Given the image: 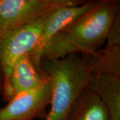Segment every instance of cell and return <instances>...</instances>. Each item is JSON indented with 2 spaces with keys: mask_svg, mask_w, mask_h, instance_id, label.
I'll use <instances>...</instances> for the list:
<instances>
[{
  "mask_svg": "<svg viewBox=\"0 0 120 120\" xmlns=\"http://www.w3.org/2000/svg\"><path fill=\"white\" fill-rule=\"evenodd\" d=\"M120 11V1H98L90 11L60 30L49 40L42 52L41 61L61 59L73 53L94 56L106 41Z\"/></svg>",
  "mask_w": 120,
  "mask_h": 120,
  "instance_id": "1",
  "label": "cell"
},
{
  "mask_svg": "<svg viewBox=\"0 0 120 120\" xmlns=\"http://www.w3.org/2000/svg\"><path fill=\"white\" fill-rule=\"evenodd\" d=\"M41 66L50 79L52 88L51 109L44 120H67L73 102L86 88L91 71L79 53L42 60Z\"/></svg>",
  "mask_w": 120,
  "mask_h": 120,
  "instance_id": "2",
  "label": "cell"
},
{
  "mask_svg": "<svg viewBox=\"0 0 120 120\" xmlns=\"http://www.w3.org/2000/svg\"><path fill=\"white\" fill-rule=\"evenodd\" d=\"M83 0H0V40L16 28L42 17L55 7L79 5Z\"/></svg>",
  "mask_w": 120,
  "mask_h": 120,
  "instance_id": "3",
  "label": "cell"
},
{
  "mask_svg": "<svg viewBox=\"0 0 120 120\" xmlns=\"http://www.w3.org/2000/svg\"><path fill=\"white\" fill-rule=\"evenodd\" d=\"M44 16L16 28L0 40V67L4 73V84L8 80L16 61L25 54L31 55L36 51Z\"/></svg>",
  "mask_w": 120,
  "mask_h": 120,
  "instance_id": "4",
  "label": "cell"
},
{
  "mask_svg": "<svg viewBox=\"0 0 120 120\" xmlns=\"http://www.w3.org/2000/svg\"><path fill=\"white\" fill-rule=\"evenodd\" d=\"M52 88L49 77L34 89L22 92L0 108V120L45 119L46 109L51 104Z\"/></svg>",
  "mask_w": 120,
  "mask_h": 120,
  "instance_id": "5",
  "label": "cell"
},
{
  "mask_svg": "<svg viewBox=\"0 0 120 120\" xmlns=\"http://www.w3.org/2000/svg\"><path fill=\"white\" fill-rule=\"evenodd\" d=\"M98 1H86L79 5H61L55 7L44 16L41 37L38 47L30 55L34 65L39 70L41 67V55L51 38L60 30L75 19L87 12L96 5Z\"/></svg>",
  "mask_w": 120,
  "mask_h": 120,
  "instance_id": "6",
  "label": "cell"
},
{
  "mask_svg": "<svg viewBox=\"0 0 120 120\" xmlns=\"http://www.w3.org/2000/svg\"><path fill=\"white\" fill-rule=\"evenodd\" d=\"M49 78L42 70L34 65L29 54H25L15 63L8 80L4 84L3 100L8 102L17 94L40 86Z\"/></svg>",
  "mask_w": 120,
  "mask_h": 120,
  "instance_id": "7",
  "label": "cell"
},
{
  "mask_svg": "<svg viewBox=\"0 0 120 120\" xmlns=\"http://www.w3.org/2000/svg\"><path fill=\"white\" fill-rule=\"evenodd\" d=\"M106 41L105 49L94 56H81L91 73L120 76V12L115 16Z\"/></svg>",
  "mask_w": 120,
  "mask_h": 120,
  "instance_id": "8",
  "label": "cell"
},
{
  "mask_svg": "<svg viewBox=\"0 0 120 120\" xmlns=\"http://www.w3.org/2000/svg\"><path fill=\"white\" fill-rule=\"evenodd\" d=\"M86 88L101 99L110 120H120V76L91 73Z\"/></svg>",
  "mask_w": 120,
  "mask_h": 120,
  "instance_id": "9",
  "label": "cell"
},
{
  "mask_svg": "<svg viewBox=\"0 0 120 120\" xmlns=\"http://www.w3.org/2000/svg\"><path fill=\"white\" fill-rule=\"evenodd\" d=\"M67 120H110V117L101 99L85 88L73 102Z\"/></svg>",
  "mask_w": 120,
  "mask_h": 120,
  "instance_id": "10",
  "label": "cell"
},
{
  "mask_svg": "<svg viewBox=\"0 0 120 120\" xmlns=\"http://www.w3.org/2000/svg\"><path fill=\"white\" fill-rule=\"evenodd\" d=\"M4 87V73L0 67V96H2Z\"/></svg>",
  "mask_w": 120,
  "mask_h": 120,
  "instance_id": "11",
  "label": "cell"
}]
</instances>
